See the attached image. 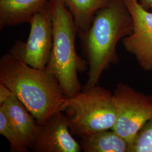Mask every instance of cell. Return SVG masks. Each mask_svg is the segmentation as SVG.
I'll return each instance as SVG.
<instances>
[{
	"label": "cell",
	"mask_w": 152,
	"mask_h": 152,
	"mask_svg": "<svg viewBox=\"0 0 152 152\" xmlns=\"http://www.w3.org/2000/svg\"><path fill=\"white\" fill-rule=\"evenodd\" d=\"M113 93L117 119L112 130L130 143L152 116V95L122 82Z\"/></svg>",
	"instance_id": "cell-5"
},
{
	"label": "cell",
	"mask_w": 152,
	"mask_h": 152,
	"mask_svg": "<svg viewBox=\"0 0 152 152\" xmlns=\"http://www.w3.org/2000/svg\"><path fill=\"white\" fill-rule=\"evenodd\" d=\"M24 144L31 149L40 125L14 94L0 105Z\"/></svg>",
	"instance_id": "cell-9"
},
{
	"label": "cell",
	"mask_w": 152,
	"mask_h": 152,
	"mask_svg": "<svg viewBox=\"0 0 152 152\" xmlns=\"http://www.w3.org/2000/svg\"><path fill=\"white\" fill-rule=\"evenodd\" d=\"M130 13L133 31L122 39L125 50L133 55L141 69L152 71V12L144 9L138 0H122Z\"/></svg>",
	"instance_id": "cell-7"
},
{
	"label": "cell",
	"mask_w": 152,
	"mask_h": 152,
	"mask_svg": "<svg viewBox=\"0 0 152 152\" xmlns=\"http://www.w3.org/2000/svg\"><path fill=\"white\" fill-rule=\"evenodd\" d=\"M138 1L144 9L152 12V0H138Z\"/></svg>",
	"instance_id": "cell-16"
},
{
	"label": "cell",
	"mask_w": 152,
	"mask_h": 152,
	"mask_svg": "<svg viewBox=\"0 0 152 152\" xmlns=\"http://www.w3.org/2000/svg\"><path fill=\"white\" fill-rule=\"evenodd\" d=\"M85 152H127L129 143L112 129L100 131L80 138Z\"/></svg>",
	"instance_id": "cell-11"
},
{
	"label": "cell",
	"mask_w": 152,
	"mask_h": 152,
	"mask_svg": "<svg viewBox=\"0 0 152 152\" xmlns=\"http://www.w3.org/2000/svg\"><path fill=\"white\" fill-rule=\"evenodd\" d=\"M0 83L10 90L40 125L60 110L65 98L54 76L46 69L28 65L9 53L0 59Z\"/></svg>",
	"instance_id": "cell-2"
},
{
	"label": "cell",
	"mask_w": 152,
	"mask_h": 152,
	"mask_svg": "<svg viewBox=\"0 0 152 152\" xmlns=\"http://www.w3.org/2000/svg\"><path fill=\"white\" fill-rule=\"evenodd\" d=\"M130 13L122 0H113L96 13L92 24L81 39L83 56L88 64L87 80L82 90L98 85L104 72L119 63L117 46L133 31Z\"/></svg>",
	"instance_id": "cell-1"
},
{
	"label": "cell",
	"mask_w": 152,
	"mask_h": 152,
	"mask_svg": "<svg viewBox=\"0 0 152 152\" xmlns=\"http://www.w3.org/2000/svg\"><path fill=\"white\" fill-rule=\"evenodd\" d=\"M113 0H63L73 17L77 34L90 27L99 10L109 5Z\"/></svg>",
	"instance_id": "cell-12"
},
{
	"label": "cell",
	"mask_w": 152,
	"mask_h": 152,
	"mask_svg": "<svg viewBox=\"0 0 152 152\" xmlns=\"http://www.w3.org/2000/svg\"><path fill=\"white\" fill-rule=\"evenodd\" d=\"M26 42L16 41L9 53L31 66L44 69L49 62L53 44V26L50 4L36 14L29 23Z\"/></svg>",
	"instance_id": "cell-6"
},
{
	"label": "cell",
	"mask_w": 152,
	"mask_h": 152,
	"mask_svg": "<svg viewBox=\"0 0 152 152\" xmlns=\"http://www.w3.org/2000/svg\"><path fill=\"white\" fill-rule=\"evenodd\" d=\"M50 6L53 44L45 69L57 79L65 98H69L81 91L78 73L86 71L88 64L76 51L77 29L63 0H51Z\"/></svg>",
	"instance_id": "cell-3"
},
{
	"label": "cell",
	"mask_w": 152,
	"mask_h": 152,
	"mask_svg": "<svg viewBox=\"0 0 152 152\" xmlns=\"http://www.w3.org/2000/svg\"><path fill=\"white\" fill-rule=\"evenodd\" d=\"M60 111L67 117L72 135L79 138L112 129L117 119L113 93L99 84L64 98Z\"/></svg>",
	"instance_id": "cell-4"
},
{
	"label": "cell",
	"mask_w": 152,
	"mask_h": 152,
	"mask_svg": "<svg viewBox=\"0 0 152 152\" xmlns=\"http://www.w3.org/2000/svg\"><path fill=\"white\" fill-rule=\"evenodd\" d=\"M13 95L12 92L3 83H0V105L2 104Z\"/></svg>",
	"instance_id": "cell-15"
},
{
	"label": "cell",
	"mask_w": 152,
	"mask_h": 152,
	"mask_svg": "<svg viewBox=\"0 0 152 152\" xmlns=\"http://www.w3.org/2000/svg\"><path fill=\"white\" fill-rule=\"evenodd\" d=\"M51 0H0V29L29 23Z\"/></svg>",
	"instance_id": "cell-10"
},
{
	"label": "cell",
	"mask_w": 152,
	"mask_h": 152,
	"mask_svg": "<svg viewBox=\"0 0 152 152\" xmlns=\"http://www.w3.org/2000/svg\"><path fill=\"white\" fill-rule=\"evenodd\" d=\"M0 134L9 141L10 152H27L29 150L22 142L1 108H0Z\"/></svg>",
	"instance_id": "cell-13"
},
{
	"label": "cell",
	"mask_w": 152,
	"mask_h": 152,
	"mask_svg": "<svg viewBox=\"0 0 152 152\" xmlns=\"http://www.w3.org/2000/svg\"><path fill=\"white\" fill-rule=\"evenodd\" d=\"M127 152H152V116L129 143Z\"/></svg>",
	"instance_id": "cell-14"
},
{
	"label": "cell",
	"mask_w": 152,
	"mask_h": 152,
	"mask_svg": "<svg viewBox=\"0 0 152 152\" xmlns=\"http://www.w3.org/2000/svg\"><path fill=\"white\" fill-rule=\"evenodd\" d=\"M35 152H80V142L72 135L67 117L58 111L40 125L31 148Z\"/></svg>",
	"instance_id": "cell-8"
}]
</instances>
